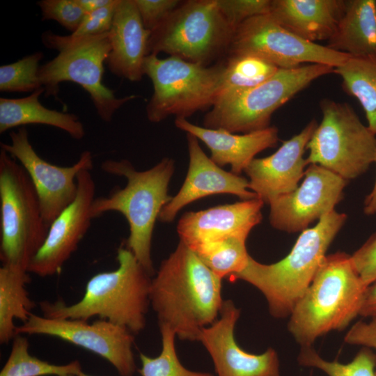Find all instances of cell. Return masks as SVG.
I'll return each mask as SVG.
<instances>
[{"label":"cell","mask_w":376,"mask_h":376,"mask_svg":"<svg viewBox=\"0 0 376 376\" xmlns=\"http://www.w3.org/2000/svg\"><path fill=\"white\" fill-rule=\"evenodd\" d=\"M43 93L45 88L41 87L24 97H1L0 133L29 124H41L62 130L75 139H83L85 130L78 116L44 107L39 100Z\"/></svg>","instance_id":"cell-25"},{"label":"cell","mask_w":376,"mask_h":376,"mask_svg":"<svg viewBox=\"0 0 376 376\" xmlns=\"http://www.w3.org/2000/svg\"><path fill=\"white\" fill-rule=\"evenodd\" d=\"M175 125L203 142L215 164L220 167L230 165V172L238 175L245 171L258 153L275 147L279 141V130L274 126L237 134L198 126L185 118H175Z\"/></svg>","instance_id":"cell-22"},{"label":"cell","mask_w":376,"mask_h":376,"mask_svg":"<svg viewBox=\"0 0 376 376\" xmlns=\"http://www.w3.org/2000/svg\"><path fill=\"white\" fill-rule=\"evenodd\" d=\"M162 350L156 357L141 352V376H214L207 372L194 371L186 368L180 361L175 347V333L169 326L159 324Z\"/></svg>","instance_id":"cell-32"},{"label":"cell","mask_w":376,"mask_h":376,"mask_svg":"<svg viewBox=\"0 0 376 376\" xmlns=\"http://www.w3.org/2000/svg\"><path fill=\"white\" fill-rule=\"evenodd\" d=\"M49 227L26 172L6 151H0V259L2 265L28 271Z\"/></svg>","instance_id":"cell-8"},{"label":"cell","mask_w":376,"mask_h":376,"mask_svg":"<svg viewBox=\"0 0 376 376\" xmlns=\"http://www.w3.org/2000/svg\"><path fill=\"white\" fill-rule=\"evenodd\" d=\"M228 22L235 29L246 19L269 12L271 0H214Z\"/></svg>","instance_id":"cell-35"},{"label":"cell","mask_w":376,"mask_h":376,"mask_svg":"<svg viewBox=\"0 0 376 376\" xmlns=\"http://www.w3.org/2000/svg\"><path fill=\"white\" fill-rule=\"evenodd\" d=\"M333 72L341 77L345 92L358 100L368 127L376 135V55L350 56Z\"/></svg>","instance_id":"cell-27"},{"label":"cell","mask_w":376,"mask_h":376,"mask_svg":"<svg viewBox=\"0 0 376 376\" xmlns=\"http://www.w3.org/2000/svg\"><path fill=\"white\" fill-rule=\"evenodd\" d=\"M322 118L306 146L308 164H318L347 181L364 173L374 163L376 135L347 102L324 99Z\"/></svg>","instance_id":"cell-11"},{"label":"cell","mask_w":376,"mask_h":376,"mask_svg":"<svg viewBox=\"0 0 376 376\" xmlns=\"http://www.w3.org/2000/svg\"><path fill=\"white\" fill-rule=\"evenodd\" d=\"M119 0L99 10L86 13L81 24L74 33L75 36H95L108 33L111 27Z\"/></svg>","instance_id":"cell-37"},{"label":"cell","mask_w":376,"mask_h":376,"mask_svg":"<svg viewBox=\"0 0 376 376\" xmlns=\"http://www.w3.org/2000/svg\"><path fill=\"white\" fill-rule=\"evenodd\" d=\"M10 137V143L1 142V148L15 159L26 172L38 197L45 223L49 227L75 198L79 173L93 169L92 153L85 150L72 166H60L38 155L29 141L26 127L11 131Z\"/></svg>","instance_id":"cell-14"},{"label":"cell","mask_w":376,"mask_h":376,"mask_svg":"<svg viewBox=\"0 0 376 376\" xmlns=\"http://www.w3.org/2000/svg\"><path fill=\"white\" fill-rule=\"evenodd\" d=\"M235 31L214 0L182 1L151 32L148 54L164 52L208 66L227 55Z\"/></svg>","instance_id":"cell-9"},{"label":"cell","mask_w":376,"mask_h":376,"mask_svg":"<svg viewBox=\"0 0 376 376\" xmlns=\"http://www.w3.org/2000/svg\"><path fill=\"white\" fill-rule=\"evenodd\" d=\"M334 68L306 64L279 69L270 78L232 98L217 102L205 115L203 125L232 133H249L269 127L274 112Z\"/></svg>","instance_id":"cell-10"},{"label":"cell","mask_w":376,"mask_h":376,"mask_svg":"<svg viewBox=\"0 0 376 376\" xmlns=\"http://www.w3.org/2000/svg\"><path fill=\"white\" fill-rule=\"evenodd\" d=\"M101 169L108 174L124 177L127 184L113 189L108 196L95 198L91 207L92 217L97 218L108 212L123 214L130 228L125 244L152 276V233L162 209L172 198L168 189L175 162L165 157L148 170L138 171L127 159H107L102 163Z\"/></svg>","instance_id":"cell-3"},{"label":"cell","mask_w":376,"mask_h":376,"mask_svg":"<svg viewBox=\"0 0 376 376\" xmlns=\"http://www.w3.org/2000/svg\"><path fill=\"white\" fill-rule=\"evenodd\" d=\"M41 39L47 48L58 52L56 57L39 68L38 78L45 96L57 97L62 82L76 83L89 94L97 115L107 123L122 106L136 97L135 95L118 97L103 84L104 64L111 50L109 32L75 36L46 31Z\"/></svg>","instance_id":"cell-6"},{"label":"cell","mask_w":376,"mask_h":376,"mask_svg":"<svg viewBox=\"0 0 376 376\" xmlns=\"http://www.w3.org/2000/svg\"><path fill=\"white\" fill-rule=\"evenodd\" d=\"M374 163L376 164V154ZM363 212L366 215L369 216L376 214V179L372 191L365 198Z\"/></svg>","instance_id":"cell-42"},{"label":"cell","mask_w":376,"mask_h":376,"mask_svg":"<svg viewBox=\"0 0 376 376\" xmlns=\"http://www.w3.org/2000/svg\"><path fill=\"white\" fill-rule=\"evenodd\" d=\"M83 373L78 360L57 365L41 360L29 352V341L22 334L13 340L11 351L0 376H80Z\"/></svg>","instance_id":"cell-29"},{"label":"cell","mask_w":376,"mask_h":376,"mask_svg":"<svg viewBox=\"0 0 376 376\" xmlns=\"http://www.w3.org/2000/svg\"><path fill=\"white\" fill-rule=\"evenodd\" d=\"M297 360L301 366L320 369L328 376H375L376 354L367 347L345 364L322 359L312 346L301 347Z\"/></svg>","instance_id":"cell-31"},{"label":"cell","mask_w":376,"mask_h":376,"mask_svg":"<svg viewBox=\"0 0 376 376\" xmlns=\"http://www.w3.org/2000/svg\"><path fill=\"white\" fill-rule=\"evenodd\" d=\"M327 47L351 56L376 55V1H345V8Z\"/></svg>","instance_id":"cell-24"},{"label":"cell","mask_w":376,"mask_h":376,"mask_svg":"<svg viewBox=\"0 0 376 376\" xmlns=\"http://www.w3.org/2000/svg\"><path fill=\"white\" fill-rule=\"evenodd\" d=\"M77 180L75 198L50 224L42 246L29 265V273L40 277L58 274L90 228L95 181L89 170L80 171Z\"/></svg>","instance_id":"cell-16"},{"label":"cell","mask_w":376,"mask_h":376,"mask_svg":"<svg viewBox=\"0 0 376 376\" xmlns=\"http://www.w3.org/2000/svg\"><path fill=\"white\" fill-rule=\"evenodd\" d=\"M253 55L279 69L302 64H322L334 68L350 55L305 40L280 25L269 14L249 18L235 31L226 56Z\"/></svg>","instance_id":"cell-12"},{"label":"cell","mask_w":376,"mask_h":376,"mask_svg":"<svg viewBox=\"0 0 376 376\" xmlns=\"http://www.w3.org/2000/svg\"><path fill=\"white\" fill-rule=\"evenodd\" d=\"M345 8L343 0H271L268 14L288 31L317 43L332 36Z\"/></svg>","instance_id":"cell-23"},{"label":"cell","mask_w":376,"mask_h":376,"mask_svg":"<svg viewBox=\"0 0 376 376\" xmlns=\"http://www.w3.org/2000/svg\"><path fill=\"white\" fill-rule=\"evenodd\" d=\"M351 260L368 287L376 282V233L351 255Z\"/></svg>","instance_id":"cell-38"},{"label":"cell","mask_w":376,"mask_h":376,"mask_svg":"<svg viewBox=\"0 0 376 376\" xmlns=\"http://www.w3.org/2000/svg\"><path fill=\"white\" fill-rule=\"evenodd\" d=\"M344 340L350 345H362L376 350V317L366 322H356L347 332ZM376 376V367H375Z\"/></svg>","instance_id":"cell-39"},{"label":"cell","mask_w":376,"mask_h":376,"mask_svg":"<svg viewBox=\"0 0 376 376\" xmlns=\"http://www.w3.org/2000/svg\"><path fill=\"white\" fill-rule=\"evenodd\" d=\"M118 267L92 276L81 299L68 305L63 300L42 301L43 316L88 321L107 320L137 334L144 329L150 305L151 276L134 253L122 244L117 249Z\"/></svg>","instance_id":"cell-2"},{"label":"cell","mask_w":376,"mask_h":376,"mask_svg":"<svg viewBox=\"0 0 376 376\" xmlns=\"http://www.w3.org/2000/svg\"><path fill=\"white\" fill-rule=\"evenodd\" d=\"M112 0H77L85 13L99 10L111 3Z\"/></svg>","instance_id":"cell-41"},{"label":"cell","mask_w":376,"mask_h":376,"mask_svg":"<svg viewBox=\"0 0 376 376\" xmlns=\"http://www.w3.org/2000/svg\"><path fill=\"white\" fill-rule=\"evenodd\" d=\"M70 376H75V375H70ZM80 376H90V375H88L86 373H83Z\"/></svg>","instance_id":"cell-43"},{"label":"cell","mask_w":376,"mask_h":376,"mask_svg":"<svg viewBox=\"0 0 376 376\" xmlns=\"http://www.w3.org/2000/svg\"><path fill=\"white\" fill-rule=\"evenodd\" d=\"M240 311L232 300H224L218 318L199 336L217 376H281L277 352L272 347L260 354L246 352L236 343L235 324Z\"/></svg>","instance_id":"cell-17"},{"label":"cell","mask_w":376,"mask_h":376,"mask_svg":"<svg viewBox=\"0 0 376 376\" xmlns=\"http://www.w3.org/2000/svg\"><path fill=\"white\" fill-rule=\"evenodd\" d=\"M224 63V72L215 104L259 85L279 69L267 61L253 55H228Z\"/></svg>","instance_id":"cell-28"},{"label":"cell","mask_w":376,"mask_h":376,"mask_svg":"<svg viewBox=\"0 0 376 376\" xmlns=\"http://www.w3.org/2000/svg\"><path fill=\"white\" fill-rule=\"evenodd\" d=\"M191 251L221 279L226 276L231 278L242 272L250 257L246 240L237 237L205 243Z\"/></svg>","instance_id":"cell-30"},{"label":"cell","mask_w":376,"mask_h":376,"mask_svg":"<svg viewBox=\"0 0 376 376\" xmlns=\"http://www.w3.org/2000/svg\"><path fill=\"white\" fill-rule=\"evenodd\" d=\"M224 68V61L205 66L175 56L161 58L148 54L143 73L152 83L153 93L146 109L148 120L157 123L169 116L187 119L211 109L218 97Z\"/></svg>","instance_id":"cell-7"},{"label":"cell","mask_w":376,"mask_h":376,"mask_svg":"<svg viewBox=\"0 0 376 376\" xmlns=\"http://www.w3.org/2000/svg\"><path fill=\"white\" fill-rule=\"evenodd\" d=\"M311 120L297 134L283 141L272 155L254 158L245 169L249 189L264 203L269 205L279 196L289 194L298 187L308 165L304 154L318 126Z\"/></svg>","instance_id":"cell-19"},{"label":"cell","mask_w":376,"mask_h":376,"mask_svg":"<svg viewBox=\"0 0 376 376\" xmlns=\"http://www.w3.org/2000/svg\"><path fill=\"white\" fill-rule=\"evenodd\" d=\"M367 288L351 255H326L290 315L289 331L304 347L331 331L345 329L359 315Z\"/></svg>","instance_id":"cell-4"},{"label":"cell","mask_w":376,"mask_h":376,"mask_svg":"<svg viewBox=\"0 0 376 376\" xmlns=\"http://www.w3.org/2000/svg\"><path fill=\"white\" fill-rule=\"evenodd\" d=\"M16 333L54 336L81 347L107 360L120 376H133L136 370L132 350L134 334L107 320L89 323L31 313L26 322L17 327Z\"/></svg>","instance_id":"cell-13"},{"label":"cell","mask_w":376,"mask_h":376,"mask_svg":"<svg viewBox=\"0 0 376 376\" xmlns=\"http://www.w3.org/2000/svg\"><path fill=\"white\" fill-rule=\"evenodd\" d=\"M41 52L0 67V91L3 93L34 92L42 87L38 78Z\"/></svg>","instance_id":"cell-33"},{"label":"cell","mask_w":376,"mask_h":376,"mask_svg":"<svg viewBox=\"0 0 376 376\" xmlns=\"http://www.w3.org/2000/svg\"><path fill=\"white\" fill-rule=\"evenodd\" d=\"M179 0H134L144 27L155 30L182 2Z\"/></svg>","instance_id":"cell-36"},{"label":"cell","mask_w":376,"mask_h":376,"mask_svg":"<svg viewBox=\"0 0 376 376\" xmlns=\"http://www.w3.org/2000/svg\"><path fill=\"white\" fill-rule=\"evenodd\" d=\"M346 219L345 214L331 211L314 227L303 230L284 258L267 265L250 256L246 267L230 279L244 281L259 290L273 317L290 316L311 285L329 246Z\"/></svg>","instance_id":"cell-5"},{"label":"cell","mask_w":376,"mask_h":376,"mask_svg":"<svg viewBox=\"0 0 376 376\" xmlns=\"http://www.w3.org/2000/svg\"><path fill=\"white\" fill-rule=\"evenodd\" d=\"M264 204L255 198L187 212L177 225L180 241L193 250L203 244L230 237L246 240L252 228L262 220Z\"/></svg>","instance_id":"cell-20"},{"label":"cell","mask_w":376,"mask_h":376,"mask_svg":"<svg viewBox=\"0 0 376 376\" xmlns=\"http://www.w3.org/2000/svg\"><path fill=\"white\" fill-rule=\"evenodd\" d=\"M37 4L42 20H54L71 33L76 31L86 15L77 0H41Z\"/></svg>","instance_id":"cell-34"},{"label":"cell","mask_w":376,"mask_h":376,"mask_svg":"<svg viewBox=\"0 0 376 376\" xmlns=\"http://www.w3.org/2000/svg\"><path fill=\"white\" fill-rule=\"evenodd\" d=\"M310 376H312V375H310Z\"/></svg>","instance_id":"cell-44"},{"label":"cell","mask_w":376,"mask_h":376,"mask_svg":"<svg viewBox=\"0 0 376 376\" xmlns=\"http://www.w3.org/2000/svg\"><path fill=\"white\" fill-rule=\"evenodd\" d=\"M189 167L185 181L177 194L162 209L158 220L172 222L184 207L214 194H233L242 201L258 198L249 190V180L226 171L215 164L201 148L198 139L187 133Z\"/></svg>","instance_id":"cell-18"},{"label":"cell","mask_w":376,"mask_h":376,"mask_svg":"<svg viewBox=\"0 0 376 376\" xmlns=\"http://www.w3.org/2000/svg\"><path fill=\"white\" fill-rule=\"evenodd\" d=\"M150 35L151 31L143 24L134 0H119L109 31L111 50L106 63L109 70L130 81H141Z\"/></svg>","instance_id":"cell-21"},{"label":"cell","mask_w":376,"mask_h":376,"mask_svg":"<svg viewBox=\"0 0 376 376\" xmlns=\"http://www.w3.org/2000/svg\"><path fill=\"white\" fill-rule=\"evenodd\" d=\"M221 280L180 241L152 279L150 305L159 325L169 326L180 340H198L220 314Z\"/></svg>","instance_id":"cell-1"},{"label":"cell","mask_w":376,"mask_h":376,"mask_svg":"<svg viewBox=\"0 0 376 376\" xmlns=\"http://www.w3.org/2000/svg\"><path fill=\"white\" fill-rule=\"evenodd\" d=\"M29 272L21 267L2 265L0 267V343L6 344L17 335L14 320L26 322L35 303L26 285L31 281Z\"/></svg>","instance_id":"cell-26"},{"label":"cell","mask_w":376,"mask_h":376,"mask_svg":"<svg viewBox=\"0 0 376 376\" xmlns=\"http://www.w3.org/2000/svg\"><path fill=\"white\" fill-rule=\"evenodd\" d=\"M359 315L371 318L376 317V282L368 287Z\"/></svg>","instance_id":"cell-40"},{"label":"cell","mask_w":376,"mask_h":376,"mask_svg":"<svg viewBox=\"0 0 376 376\" xmlns=\"http://www.w3.org/2000/svg\"><path fill=\"white\" fill-rule=\"evenodd\" d=\"M304 177L295 190L269 204L273 228L288 233L302 232L315 220L334 210L343 198L347 181L332 171L311 164Z\"/></svg>","instance_id":"cell-15"}]
</instances>
